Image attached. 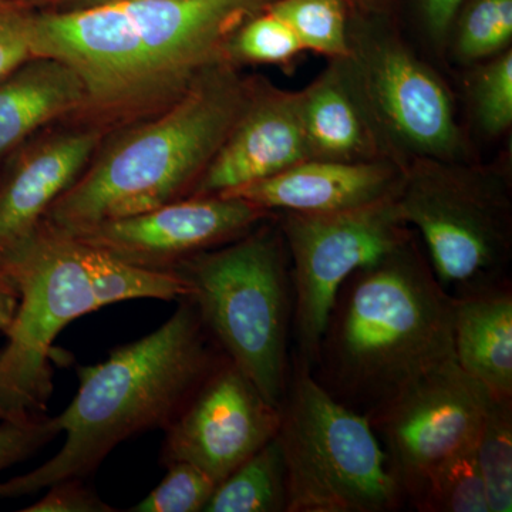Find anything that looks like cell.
Returning <instances> with one entry per match:
<instances>
[{"label": "cell", "mask_w": 512, "mask_h": 512, "mask_svg": "<svg viewBox=\"0 0 512 512\" xmlns=\"http://www.w3.org/2000/svg\"><path fill=\"white\" fill-rule=\"evenodd\" d=\"M15 2L20 3V5L26 6V2H29V0H15Z\"/></svg>", "instance_id": "35"}, {"label": "cell", "mask_w": 512, "mask_h": 512, "mask_svg": "<svg viewBox=\"0 0 512 512\" xmlns=\"http://www.w3.org/2000/svg\"><path fill=\"white\" fill-rule=\"evenodd\" d=\"M106 136L72 127L29 140L6 161L0 177V274L39 234L53 202L72 187Z\"/></svg>", "instance_id": "13"}, {"label": "cell", "mask_w": 512, "mask_h": 512, "mask_svg": "<svg viewBox=\"0 0 512 512\" xmlns=\"http://www.w3.org/2000/svg\"><path fill=\"white\" fill-rule=\"evenodd\" d=\"M187 282L212 342L274 406L281 407L292 360L293 288L284 235L259 224L244 237L185 259Z\"/></svg>", "instance_id": "6"}, {"label": "cell", "mask_w": 512, "mask_h": 512, "mask_svg": "<svg viewBox=\"0 0 512 512\" xmlns=\"http://www.w3.org/2000/svg\"><path fill=\"white\" fill-rule=\"evenodd\" d=\"M167 474L130 512H202L217 481L187 461L167 464Z\"/></svg>", "instance_id": "24"}, {"label": "cell", "mask_w": 512, "mask_h": 512, "mask_svg": "<svg viewBox=\"0 0 512 512\" xmlns=\"http://www.w3.org/2000/svg\"><path fill=\"white\" fill-rule=\"evenodd\" d=\"M302 49L291 26L272 12L252 19L227 45L229 55L252 63L286 62Z\"/></svg>", "instance_id": "25"}, {"label": "cell", "mask_w": 512, "mask_h": 512, "mask_svg": "<svg viewBox=\"0 0 512 512\" xmlns=\"http://www.w3.org/2000/svg\"><path fill=\"white\" fill-rule=\"evenodd\" d=\"M249 92L228 64L204 70L175 103L100 147L43 225L83 234L97 225L191 197L247 103Z\"/></svg>", "instance_id": "4"}, {"label": "cell", "mask_w": 512, "mask_h": 512, "mask_svg": "<svg viewBox=\"0 0 512 512\" xmlns=\"http://www.w3.org/2000/svg\"><path fill=\"white\" fill-rule=\"evenodd\" d=\"M299 116L312 158L359 161L367 153L369 137L348 87L336 74L298 94Z\"/></svg>", "instance_id": "19"}, {"label": "cell", "mask_w": 512, "mask_h": 512, "mask_svg": "<svg viewBox=\"0 0 512 512\" xmlns=\"http://www.w3.org/2000/svg\"><path fill=\"white\" fill-rule=\"evenodd\" d=\"M20 302L0 355V396L13 417L46 413L52 394V345L80 316L133 299L178 301L190 295L175 272L128 265L82 239L42 225L6 274Z\"/></svg>", "instance_id": "5"}, {"label": "cell", "mask_w": 512, "mask_h": 512, "mask_svg": "<svg viewBox=\"0 0 512 512\" xmlns=\"http://www.w3.org/2000/svg\"><path fill=\"white\" fill-rule=\"evenodd\" d=\"M476 456L491 512L512 511V397H488Z\"/></svg>", "instance_id": "22"}, {"label": "cell", "mask_w": 512, "mask_h": 512, "mask_svg": "<svg viewBox=\"0 0 512 512\" xmlns=\"http://www.w3.org/2000/svg\"><path fill=\"white\" fill-rule=\"evenodd\" d=\"M150 335L79 367V389L57 417L62 450L30 473L0 483V500L39 493L66 478L93 476L111 451L138 434L165 430L224 357L191 299Z\"/></svg>", "instance_id": "3"}, {"label": "cell", "mask_w": 512, "mask_h": 512, "mask_svg": "<svg viewBox=\"0 0 512 512\" xmlns=\"http://www.w3.org/2000/svg\"><path fill=\"white\" fill-rule=\"evenodd\" d=\"M309 158L298 94H249L191 197L224 194L274 177Z\"/></svg>", "instance_id": "15"}, {"label": "cell", "mask_w": 512, "mask_h": 512, "mask_svg": "<svg viewBox=\"0 0 512 512\" xmlns=\"http://www.w3.org/2000/svg\"><path fill=\"white\" fill-rule=\"evenodd\" d=\"M512 37V0H477L468 10L458 36V52L476 60L494 55Z\"/></svg>", "instance_id": "26"}, {"label": "cell", "mask_w": 512, "mask_h": 512, "mask_svg": "<svg viewBox=\"0 0 512 512\" xmlns=\"http://www.w3.org/2000/svg\"><path fill=\"white\" fill-rule=\"evenodd\" d=\"M202 512H288L285 460L276 437L217 484Z\"/></svg>", "instance_id": "20"}, {"label": "cell", "mask_w": 512, "mask_h": 512, "mask_svg": "<svg viewBox=\"0 0 512 512\" xmlns=\"http://www.w3.org/2000/svg\"><path fill=\"white\" fill-rule=\"evenodd\" d=\"M0 355H2V350H0Z\"/></svg>", "instance_id": "36"}, {"label": "cell", "mask_w": 512, "mask_h": 512, "mask_svg": "<svg viewBox=\"0 0 512 512\" xmlns=\"http://www.w3.org/2000/svg\"><path fill=\"white\" fill-rule=\"evenodd\" d=\"M10 419L8 409H6L5 404H3L2 399H0V420H8Z\"/></svg>", "instance_id": "34"}, {"label": "cell", "mask_w": 512, "mask_h": 512, "mask_svg": "<svg viewBox=\"0 0 512 512\" xmlns=\"http://www.w3.org/2000/svg\"><path fill=\"white\" fill-rule=\"evenodd\" d=\"M255 0H114L33 20V53L62 60L86 90L72 124L104 136L156 116L212 64Z\"/></svg>", "instance_id": "1"}, {"label": "cell", "mask_w": 512, "mask_h": 512, "mask_svg": "<svg viewBox=\"0 0 512 512\" xmlns=\"http://www.w3.org/2000/svg\"><path fill=\"white\" fill-rule=\"evenodd\" d=\"M359 70L376 116L399 143L429 157L457 150L460 137L447 90L416 57L400 46H375Z\"/></svg>", "instance_id": "14"}, {"label": "cell", "mask_w": 512, "mask_h": 512, "mask_svg": "<svg viewBox=\"0 0 512 512\" xmlns=\"http://www.w3.org/2000/svg\"><path fill=\"white\" fill-rule=\"evenodd\" d=\"M272 212L227 195H201L97 225L74 238L146 271L173 272L268 220Z\"/></svg>", "instance_id": "12"}, {"label": "cell", "mask_w": 512, "mask_h": 512, "mask_svg": "<svg viewBox=\"0 0 512 512\" xmlns=\"http://www.w3.org/2000/svg\"><path fill=\"white\" fill-rule=\"evenodd\" d=\"M488 397L453 359L367 414L406 504L434 468L476 447Z\"/></svg>", "instance_id": "10"}, {"label": "cell", "mask_w": 512, "mask_h": 512, "mask_svg": "<svg viewBox=\"0 0 512 512\" xmlns=\"http://www.w3.org/2000/svg\"><path fill=\"white\" fill-rule=\"evenodd\" d=\"M402 185L387 165L309 158L274 177L218 195L241 198L268 212L319 215L396 197Z\"/></svg>", "instance_id": "16"}, {"label": "cell", "mask_w": 512, "mask_h": 512, "mask_svg": "<svg viewBox=\"0 0 512 512\" xmlns=\"http://www.w3.org/2000/svg\"><path fill=\"white\" fill-rule=\"evenodd\" d=\"M478 119L485 131L500 134L512 123V53H505L481 73L476 87Z\"/></svg>", "instance_id": "27"}, {"label": "cell", "mask_w": 512, "mask_h": 512, "mask_svg": "<svg viewBox=\"0 0 512 512\" xmlns=\"http://www.w3.org/2000/svg\"><path fill=\"white\" fill-rule=\"evenodd\" d=\"M269 12L291 26L303 49L348 57L346 19L339 0H281Z\"/></svg>", "instance_id": "23"}, {"label": "cell", "mask_w": 512, "mask_h": 512, "mask_svg": "<svg viewBox=\"0 0 512 512\" xmlns=\"http://www.w3.org/2000/svg\"><path fill=\"white\" fill-rule=\"evenodd\" d=\"M49 493L25 512H116L104 503L93 488L84 484V478H66L50 485Z\"/></svg>", "instance_id": "30"}, {"label": "cell", "mask_w": 512, "mask_h": 512, "mask_svg": "<svg viewBox=\"0 0 512 512\" xmlns=\"http://www.w3.org/2000/svg\"><path fill=\"white\" fill-rule=\"evenodd\" d=\"M454 298L412 241L340 286L311 372L338 402L370 414L453 352Z\"/></svg>", "instance_id": "2"}, {"label": "cell", "mask_w": 512, "mask_h": 512, "mask_svg": "<svg viewBox=\"0 0 512 512\" xmlns=\"http://www.w3.org/2000/svg\"><path fill=\"white\" fill-rule=\"evenodd\" d=\"M410 505L419 512H491L476 447L434 468Z\"/></svg>", "instance_id": "21"}, {"label": "cell", "mask_w": 512, "mask_h": 512, "mask_svg": "<svg viewBox=\"0 0 512 512\" xmlns=\"http://www.w3.org/2000/svg\"><path fill=\"white\" fill-rule=\"evenodd\" d=\"M276 440L288 512H394L406 505L369 419L330 396L296 360Z\"/></svg>", "instance_id": "7"}, {"label": "cell", "mask_w": 512, "mask_h": 512, "mask_svg": "<svg viewBox=\"0 0 512 512\" xmlns=\"http://www.w3.org/2000/svg\"><path fill=\"white\" fill-rule=\"evenodd\" d=\"M33 20L26 6L0 0V76L25 62L33 53Z\"/></svg>", "instance_id": "29"}, {"label": "cell", "mask_w": 512, "mask_h": 512, "mask_svg": "<svg viewBox=\"0 0 512 512\" xmlns=\"http://www.w3.org/2000/svg\"><path fill=\"white\" fill-rule=\"evenodd\" d=\"M86 90L69 64L32 56L0 76V168L40 128L72 119Z\"/></svg>", "instance_id": "17"}, {"label": "cell", "mask_w": 512, "mask_h": 512, "mask_svg": "<svg viewBox=\"0 0 512 512\" xmlns=\"http://www.w3.org/2000/svg\"><path fill=\"white\" fill-rule=\"evenodd\" d=\"M419 231L434 275L453 298L504 284L510 258V210L498 192L443 175H417L396 197Z\"/></svg>", "instance_id": "9"}, {"label": "cell", "mask_w": 512, "mask_h": 512, "mask_svg": "<svg viewBox=\"0 0 512 512\" xmlns=\"http://www.w3.org/2000/svg\"><path fill=\"white\" fill-rule=\"evenodd\" d=\"M279 424L281 407L224 356L164 430L161 464L187 461L220 483L275 439Z\"/></svg>", "instance_id": "11"}, {"label": "cell", "mask_w": 512, "mask_h": 512, "mask_svg": "<svg viewBox=\"0 0 512 512\" xmlns=\"http://www.w3.org/2000/svg\"><path fill=\"white\" fill-rule=\"evenodd\" d=\"M461 2L463 0H424L431 29L439 35L446 32Z\"/></svg>", "instance_id": "32"}, {"label": "cell", "mask_w": 512, "mask_h": 512, "mask_svg": "<svg viewBox=\"0 0 512 512\" xmlns=\"http://www.w3.org/2000/svg\"><path fill=\"white\" fill-rule=\"evenodd\" d=\"M20 295L8 275L0 274V332L8 333L18 313Z\"/></svg>", "instance_id": "31"}, {"label": "cell", "mask_w": 512, "mask_h": 512, "mask_svg": "<svg viewBox=\"0 0 512 512\" xmlns=\"http://www.w3.org/2000/svg\"><path fill=\"white\" fill-rule=\"evenodd\" d=\"M396 197L335 214H284L281 232L292 262L293 360L301 365L312 369L346 279L410 241Z\"/></svg>", "instance_id": "8"}, {"label": "cell", "mask_w": 512, "mask_h": 512, "mask_svg": "<svg viewBox=\"0 0 512 512\" xmlns=\"http://www.w3.org/2000/svg\"><path fill=\"white\" fill-rule=\"evenodd\" d=\"M453 352L490 396L512 397L511 284L454 298Z\"/></svg>", "instance_id": "18"}, {"label": "cell", "mask_w": 512, "mask_h": 512, "mask_svg": "<svg viewBox=\"0 0 512 512\" xmlns=\"http://www.w3.org/2000/svg\"><path fill=\"white\" fill-rule=\"evenodd\" d=\"M60 433L57 417L46 413L0 420V471L32 457Z\"/></svg>", "instance_id": "28"}, {"label": "cell", "mask_w": 512, "mask_h": 512, "mask_svg": "<svg viewBox=\"0 0 512 512\" xmlns=\"http://www.w3.org/2000/svg\"><path fill=\"white\" fill-rule=\"evenodd\" d=\"M73 9L87 8V6L101 5V3L114 2V0H72Z\"/></svg>", "instance_id": "33"}]
</instances>
